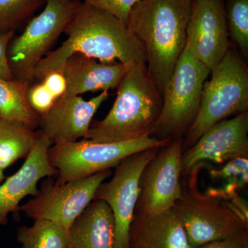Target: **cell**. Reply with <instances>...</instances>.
Returning <instances> with one entry per match:
<instances>
[{
    "label": "cell",
    "instance_id": "cell-1",
    "mask_svg": "<svg viewBox=\"0 0 248 248\" xmlns=\"http://www.w3.org/2000/svg\"><path fill=\"white\" fill-rule=\"evenodd\" d=\"M64 33L66 40L39 62L33 80L40 81L49 72L62 71L65 62L74 54L103 62H120L128 66L146 64L145 49L127 26L113 15L86 1H80Z\"/></svg>",
    "mask_w": 248,
    "mask_h": 248
},
{
    "label": "cell",
    "instance_id": "cell-3",
    "mask_svg": "<svg viewBox=\"0 0 248 248\" xmlns=\"http://www.w3.org/2000/svg\"><path fill=\"white\" fill-rule=\"evenodd\" d=\"M117 89L110 112L91 125L86 139L120 142L152 136L162 110L163 96L146 64L129 66Z\"/></svg>",
    "mask_w": 248,
    "mask_h": 248
},
{
    "label": "cell",
    "instance_id": "cell-6",
    "mask_svg": "<svg viewBox=\"0 0 248 248\" xmlns=\"http://www.w3.org/2000/svg\"><path fill=\"white\" fill-rule=\"evenodd\" d=\"M210 75L186 46L163 93L162 110L152 136L161 140L184 138L198 115Z\"/></svg>",
    "mask_w": 248,
    "mask_h": 248
},
{
    "label": "cell",
    "instance_id": "cell-15",
    "mask_svg": "<svg viewBox=\"0 0 248 248\" xmlns=\"http://www.w3.org/2000/svg\"><path fill=\"white\" fill-rule=\"evenodd\" d=\"M108 97V91H102L88 101L79 95L63 96L55 101L46 113L40 116L38 131L53 144L86 139L93 117Z\"/></svg>",
    "mask_w": 248,
    "mask_h": 248
},
{
    "label": "cell",
    "instance_id": "cell-9",
    "mask_svg": "<svg viewBox=\"0 0 248 248\" xmlns=\"http://www.w3.org/2000/svg\"><path fill=\"white\" fill-rule=\"evenodd\" d=\"M112 174L109 169L63 184L45 182L35 198L19 210L32 219L48 220L68 231L94 200L99 186Z\"/></svg>",
    "mask_w": 248,
    "mask_h": 248
},
{
    "label": "cell",
    "instance_id": "cell-17",
    "mask_svg": "<svg viewBox=\"0 0 248 248\" xmlns=\"http://www.w3.org/2000/svg\"><path fill=\"white\" fill-rule=\"evenodd\" d=\"M129 248H191L174 208L162 213H135Z\"/></svg>",
    "mask_w": 248,
    "mask_h": 248
},
{
    "label": "cell",
    "instance_id": "cell-2",
    "mask_svg": "<svg viewBox=\"0 0 248 248\" xmlns=\"http://www.w3.org/2000/svg\"><path fill=\"white\" fill-rule=\"evenodd\" d=\"M191 6L192 0H141L129 15L127 27L143 45L162 96L185 49Z\"/></svg>",
    "mask_w": 248,
    "mask_h": 248
},
{
    "label": "cell",
    "instance_id": "cell-26",
    "mask_svg": "<svg viewBox=\"0 0 248 248\" xmlns=\"http://www.w3.org/2000/svg\"><path fill=\"white\" fill-rule=\"evenodd\" d=\"M110 13L127 26L129 15L137 3L141 0H83Z\"/></svg>",
    "mask_w": 248,
    "mask_h": 248
},
{
    "label": "cell",
    "instance_id": "cell-13",
    "mask_svg": "<svg viewBox=\"0 0 248 248\" xmlns=\"http://www.w3.org/2000/svg\"><path fill=\"white\" fill-rule=\"evenodd\" d=\"M238 158L248 159V111L215 124L183 152L182 174L205 161L222 164Z\"/></svg>",
    "mask_w": 248,
    "mask_h": 248
},
{
    "label": "cell",
    "instance_id": "cell-5",
    "mask_svg": "<svg viewBox=\"0 0 248 248\" xmlns=\"http://www.w3.org/2000/svg\"><path fill=\"white\" fill-rule=\"evenodd\" d=\"M203 165H197L187 173L188 179L186 184L182 183V196L174 206L182 220L191 248L248 229V223L240 218L226 202L201 192L199 173Z\"/></svg>",
    "mask_w": 248,
    "mask_h": 248
},
{
    "label": "cell",
    "instance_id": "cell-4",
    "mask_svg": "<svg viewBox=\"0 0 248 248\" xmlns=\"http://www.w3.org/2000/svg\"><path fill=\"white\" fill-rule=\"evenodd\" d=\"M210 75L198 115L184 136V151L215 124L248 111V68L236 50L230 48Z\"/></svg>",
    "mask_w": 248,
    "mask_h": 248
},
{
    "label": "cell",
    "instance_id": "cell-14",
    "mask_svg": "<svg viewBox=\"0 0 248 248\" xmlns=\"http://www.w3.org/2000/svg\"><path fill=\"white\" fill-rule=\"evenodd\" d=\"M36 133L35 145L22 167L0 185V226L9 223L10 214L17 215L20 211L19 203L23 199L37 195L41 179L58 174L48 158L53 142L40 131Z\"/></svg>",
    "mask_w": 248,
    "mask_h": 248
},
{
    "label": "cell",
    "instance_id": "cell-19",
    "mask_svg": "<svg viewBox=\"0 0 248 248\" xmlns=\"http://www.w3.org/2000/svg\"><path fill=\"white\" fill-rule=\"evenodd\" d=\"M37 133L20 122L0 117V169L26 159L35 145Z\"/></svg>",
    "mask_w": 248,
    "mask_h": 248
},
{
    "label": "cell",
    "instance_id": "cell-27",
    "mask_svg": "<svg viewBox=\"0 0 248 248\" xmlns=\"http://www.w3.org/2000/svg\"><path fill=\"white\" fill-rule=\"evenodd\" d=\"M40 81L45 85L56 100L63 97L66 92V80L62 71L49 72Z\"/></svg>",
    "mask_w": 248,
    "mask_h": 248
},
{
    "label": "cell",
    "instance_id": "cell-11",
    "mask_svg": "<svg viewBox=\"0 0 248 248\" xmlns=\"http://www.w3.org/2000/svg\"><path fill=\"white\" fill-rule=\"evenodd\" d=\"M183 146L184 138L172 139L146 165L135 213H159L174 208L182 192Z\"/></svg>",
    "mask_w": 248,
    "mask_h": 248
},
{
    "label": "cell",
    "instance_id": "cell-22",
    "mask_svg": "<svg viewBox=\"0 0 248 248\" xmlns=\"http://www.w3.org/2000/svg\"><path fill=\"white\" fill-rule=\"evenodd\" d=\"M46 0H0V35L16 30Z\"/></svg>",
    "mask_w": 248,
    "mask_h": 248
},
{
    "label": "cell",
    "instance_id": "cell-23",
    "mask_svg": "<svg viewBox=\"0 0 248 248\" xmlns=\"http://www.w3.org/2000/svg\"><path fill=\"white\" fill-rule=\"evenodd\" d=\"M229 35L245 58L248 57V0H230L226 6Z\"/></svg>",
    "mask_w": 248,
    "mask_h": 248
},
{
    "label": "cell",
    "instance_id": "cell-12",
    "mask_svg": "<svg viewBox=\"0 0 248 248\" xmlns=\"http://www.w3.org/2000/svg\"><path fill=\"white\" fill-rule=\"evenodd\" d=\"M223 0H192L186 46L210 71L231 48Z\"/></svg>",
    "mask_w": 248,
    "mask_h": 248
},
{
    "label": "cell",
    "instance_id": "cell-16",
    "mask_svg": "<svg viewBox=\"0 0 248 248\" xmlns=\"http://www.w3.org/2000/svg\"><path fill=\"white\" fill-rule=\"evenodd\" d=\"M129 66L120 62H103L74 54L62 67L67 84L63 96L117 89Z\"/></svg>",
    "mask_w": 248,
    "mask_h": 248
},
{
    "label": "cell",
    "instance_id": "cell-29",
    "mask_svg": "<svg viewBox=\"0 0 248 248\" xmlns=\"http://www.w3.org/2000/svg\"><path fill=\"white\" fill-rule=\"evenodd\" d=\"M14 31L0 35V78L5 79H14V75L8 60V48L14 38Z\"/></svg>",
    "mask_w": 248,
    "mask_h": 248
},
{
    "label": "cell",
    "instance_id": "cell-18",
    "mask_svg": "<svg viewBox=\"0 0 248 248\" xmlns=\"http://www.w3.org/2000/svg\"><path fill=\"white\" fill-rule=\"evenodd\" d=\"M68 248H114L115 220L108 205L93 200L68 231Z\"/></svg>",
    "mask_w": 248,
    "mask_h": 248
},
{
    "label": "cell",
    "instance_id": "cell-21",
    "mask_svg": "<svg viewBox=\"0 0 248 248\" xmlns=\"http://www.w3.org/2000/svg\"><path fill=\"white\" fill-rule=\"evenodd\" d=\"M34 221L32 226L17 230V240L22 248H68V231L48 220Z\"/></svg>",
    "mask_w": 248,
    "mask_h": 248
},
{
    "label": "cell",
    "instance_id": "cell-7",
    "mask_svg": "<svg viewBox=\"0 0 248 248\" xmlns=\"http://www.w3.org/2000/svg\"><path fill=\"white\" fill-rule=\"evenodd\" d=\"M170 140L153 136L120 142H97L84 139L53 144L48 150V158L58 171L56 183L63 184L115 168L130 155L162 148Z\"/></svg>",
    "mask_w": 248,
    "mask_h": 248
},
{
    "label": "cell",
    "instance_id": "cell-30",
    "mask_svg": "<svg viewBox=\"0 0 248 248\" xmlns=\"http://www.w3.org/2000/svg\"><path fill=\"white\" fill-rule=\"evenodd\" d=\"M4 170L2 169H0V184L3 182V180L4 179Z\"/></svg>",
    "mask_w": 248,
    "mask_h": 248
},
{
    "label": "cell",
    "instance_id": "cell-28",
    "mask_svg": "<svg viewBox=\"0 0 248 248\" xmlns=\"http://www.w3.org/2000/svg\"><path fill=\"white\" fill-rule=\"evenodd\" d=\"M197 248H248V229L225 239L207 243Z\"/></svg>",
    "mask_w": 248,
    "mask_h": 248
},
{
    "label": "cell",
    "instance_id": "cell-24",
    "mask_svg": "<svg viewBox=\"0 0 248 248\" xmlns=\"http://www.w3.org/2000/svg\"><path fill=\"white\" fill-rule=\"evenodd\" d=\"M248 174V159L238 158L228 161L226 166L221 169L213 170L210 174L213 179L222 178L228 179V182L232 186L239 190L247 185Z\"/></svg>",
    "mask_w": 248,
    "mask_h": 248
},
{
    "label": "cell",
    "instance_id": "cell-8",
    "mask_svg": "<svg viewBox=\"0 0 248 248\" xmlns=\"http://www.w3.org/2000/svg\"><path fill=\"white\" fill-rule=\"evenodd\" d=\"M79 0H46L43 11L32 18L25 30L11 40L8 60L14 79L31 84L39 62L74 17Z\"/></svg>",
    "mask_w": 248,
    "mask_h": 248
},
{
    "label": "cell",
    "instance_id": "cell-10",
    "mask_svg": "<svg viewBox=\"0 0 248 248\" xmlns=\"http://www.w3.org/2000/svg\"><path fill=\"white\" fill-rule=\"evenodd\" d=\"M159 149L139 152L122 160L115 166L112 179L103 182L94 194L93 200L104 201L113 214L114 248H129L130 228L141 191L142 172Z\"/></svg>",
    "mask_w": 248,
    "mask_h": 248
},
{
    "label": "cell",
    "instance_id": "cell-20",
    "mask_svg": "<svg viewBox=\"0 0 248 248\" xmlns=\"http://www.w3.org/2000/svg\"><path fill=\"white\" fill-rule=\"evenodd\" d=\"M29 84L0 78V117L20 122L35 130L40 115L31 108L27 98Z\"/></svg>",
    "mask_w": 248,
    "mask_h": 248
},
{
    "label": "cell",
    "instance_id": "cell-25",
    "mask_svg": "<svg viewBox=\"0 0 248 248\" xmlns=\"http://www.w3.org/2000/svg\"><path fill=\"white\" fill-rule=\"evenodd\" d=\"M28 102L37 115L46 113L56 99L42 82L29 84L27 90Z\"/></svg>",
    "mask_w": 248,
    "mask_h": 248
}]
</instances>
